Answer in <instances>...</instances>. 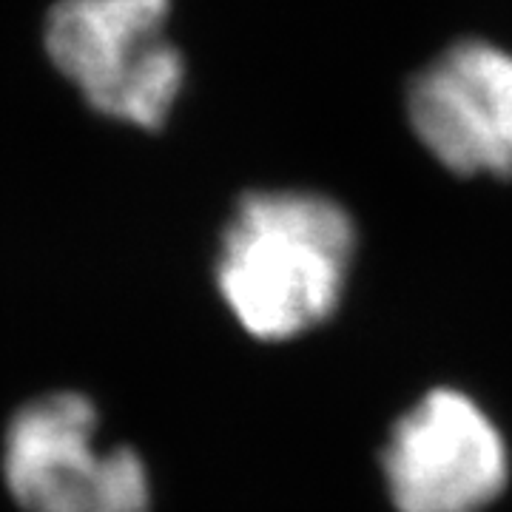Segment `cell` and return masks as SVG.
Instances as JSON below:
<instances>
[{
  "instance_id": "1",
  "label": "cell",
  "mask_w": 512,
  "mask_h": 512,
  "mask_svg": "<svg viewBox=\"0 0 512 512\" xmlns=\"http://www.w3.org/2000/svg\"><path fill=\"white\" fill-rule=\"evenodd\" d=\"M356 228L316 191H254L237 202L217 254V288L239 328L259 342H288L336 311Z\"/></svg>"
},
{
  "instance_id": "2",
  "label": "cell",
  "mask_w": 512,
  "mask_h": 512,
  "mask_svg": "<svg viewBox=\"0 0 512 512\" xmlns=\"http://www.w3.org/2000/svg\"><path fill=\"white\" fill-rule=\"evenodd\" d=\"M103 419L80 390L23 402L3 427L0 476L20 512H151L146 458L100 441Z\"/></svg>"
},
{
  "instance_id": "3",
  "label": "cell",
  "mask_w": 512,
  "mask_h": 512,
  "mask_svg": "<svg viewBox=\"0 0 512 512\" xmlns=\"http://www.w3.org/2000/svg\"><path fill=\"white\" fill-rule=\"evenodd\" d=\"M171 0H57L46 55L94 111L160 128L185 83V60L165 37Z\"/></svg>"
},
{
  "instance_id": "4",
  "label": "cell",
  "mask_w": 512,
  "mask_h": 512,
  "mask_svg": "<svg viewBox=\"0 0 512 512\" xmlns=\"http://www.w3.org/2000/svg\"><path fill=\"white\" fill-rule=\"evenodd\" d=\"M507 470L498 427L470 396L447 387L396 421L384 453L399 512H481L504 490Z\"/></svg>"
},
{
  "instance_id": "5",
  "label": "cell",
  "mask_w": 512,
  "mask_h": 512,
  "mask_svg": "<svg viewBox=\"0 0 512 512\" xmlns=\"http://www.w3.org/2000/svg\"><path fill=\"white\" fill-rule=\"evenodd\" d=\"M419 143L461 177L512 180V52L458 40L407 86Z\"/></svg>"
}]
</instances>
